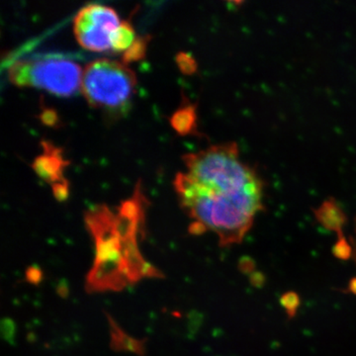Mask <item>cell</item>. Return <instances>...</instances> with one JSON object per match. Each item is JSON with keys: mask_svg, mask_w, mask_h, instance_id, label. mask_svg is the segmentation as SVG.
I'll use <instances>...</instances> for the list:
<instances>
[{"mask_svg": "<svg viewBox=\"0 0 356 356\" xmlns=\"http://www.w3.org/2000/svg\"><path fill=\"white\" fill-rule=\"evenodd\" d=\"M145 201L139 182L132 197L121 204L118 212H112L106 205H97L86 213V225L97 248L95 267L89 274V289H121L132 282L126 268H130L137 281L126 261H130L144 276L159 275L138 250L137 234L144 219Z\"/></svg>", "mask_w": 356, "mask_h": 356, "instance_id": "obj_1", "label": "cell"}, {"mask_svg": "<svg viewBox=\"0 0 356 356\" xmlns=\"http://www.w3.org/2000/svg\"><path fill=\"white\" fill-rule=\"evenodd\" d=\"M175 187L182 208L193 221L191 233L213 232L222 247L242 243L255 215L264 209V187L236 193L213 192L199 186L186 173H177Z\"/></svg>", "mask_w": 356, "mask_h": 356, "instance_id": "obj_2", "label": "cell"}, {"mask_svg": "<svg viewBox=\"0 0 356 356\" xmlns=\"http://www.w3.org/2000/svg\"><path fill=\"white\" fill-rule=\"evenodd\" d=\"M182 159L186 175L206 191L236 193L264 187L254 168L241 159L236 143L214 145Z\"/></svg>", "mask_w": 356, "mask_h": 356, "instance_id": "obj_3", "label": "cell"}, {"mask_svg": "<svg viewBox=\"0 0 356 356\" xmlns=\"http://www.w3.org/2000/svg\"><path fill=\"white\" fill-rule=\"evenodd\" d=\"M137 79L125 63L98 58L86 65L81 92L93 108L118 112L127 109Z\"/></svg>", "mask_w": 356, "mask_h": 356, "instance_id": "obj_4", "label": "cell"}, {"mask_svg": "<svg viewBox=\"0 0 356 356\" xmlns=\"http://www.w3.org/2000/svg\"><path fill=\"white\" fill-rule=\"evenodd\" d=\"M81 76V67L65 58L17 60L8 69V79L14 86L44 89L58 96L76 93Z\"/></svg>", "mask_w": 356, "mask_h": 356, "instance_id": "obj_5", "label": "cell"}, {"mask_svg": "<svg viewBox=\"0 0 356 356\" xmlns=\"http://www.w3.org/2000/svg\"><path fill=\"white\" fill-rule=\"evenodd\" d=\"M122 21L111 7L89 4L76 14L74 31L77 42L93 51H112V38Z\"/></svg>", "mask_w": 356, "mask_h": 356, "instance_id": "obj_6", "label": "cell"}, {"mask_svg": "<svg viewBox=\"0 0 356 356\" xmlns=\"http://www.w3.org/2000/svg\"><path fill=\"white\" fill-rule=\"evenodd\" d=\"M43 154H40L33 161L32 168L40 178L51 185V188L67 186L64 178V170L69 165L63 156V151L54 146L50 142H42Z\"/></svg>", "mask_w": 356, "mask_h": 356, "instance_id": "obj_7", "label": "cell"}, {"mask_svg": "<svg viewBox=\"0 0 356 356\" xmlns=\"http://www.w3.org/2000/svg\"><path fill=\"white\" fill-rule=\"evenodd\" d=\"M315 216L325 229L336 232L337 236L343 234V228L348 219L341 206L334 199L324 201L322 205L315 210Z\"/></svg>", "mask_w": 356, "mask_h": 356, "instance_id": "obj_8", "label": "cell"}, {"mask_svg": "<svg viewBox=\"0 0 356 356\" xmlns=\"http://www.w3.org/2000/svg\"><path fill=\"white\" fill-rule=\"evenodd\" d=\"M197 115L195 105L187 104L180 107L170 118L172 128L180 135H188L196 128Z\"/></svg>", "mask_w": 356, "mask_h": 356, "instance_id": "obj_9", "label": "cell"}, {"mask_svg": "<svg viewBox=\"0 0 356 356\" xmlns=\"http://www.w3.org/2000/svg\"><path fill=\"white\" fill-rule=\"evenodd\" d=\"M135 30L132 24L127 21H122L118 29L115 31L112 38V51L114 53H122L130 48L135 42Z\"/></svg>", "mask_w": 356, "mask_h": 356, "instance_id": "obj_10", "label": "cell"}, {"mask_svg": "<svg viewBox=\"0 0 356 356\" xmlns=\"http://www.w3.org/2000/svg\"><path fill=\"white\" fill-rule=\"evenodd\" d=\"M149 39H151L149 36L139 37L136 39L132 46L124 53L123 63L129 64V63L135 62V60L144 58Z\"/></svg>", "mask_w": 356, "mask_h": 356, "instance_id": "obj_11", "label": "cell"}, {"mask_svg": "<svg viewBox=\"0 0 356 356\" xmlns=\"http://www.w3.org/2000/svg\"><path fill=\"white\" fill-rule=\"evenodd\" d=\"M280 304L286 312L288 318H292L296 316L300 305H301V299L296 292L289 291L284 293L280 297Z\"/></svg>", "mask_w": 356, "mask_h": 356, "instance_id": "obj_12", "label": "cell"}, {"mask_svg": "<svg viewBox=\"0 0 356 356\" xmlns=\"http://www.w3.org/2000/svg\"><path fill=\"white\" fill-rule=\"evenodd\" d=\"M332 254L341 261H348L353 254V248L343 234L339 235L337 242L332 247Z\"/></svg>", "mask_w": 356, "mask_h": 356, "instance_id": "obj_13", "label": "cell"}, {"mask_svg": "<svg viewBox=\"0 0 356 356\" xmlns=\"http://www.w3.org/2000/svg\"><path fill=\"white\" fill-rule=\"evenodd\" d=\"M177 62L178 67L184 74H192V72H195L196 67H197L194 58L185 53L179 54L177 56Z\"/></svg>", "mask_w": 356, "mask_h": 356, "instance_id": "obj_14", "label": "cell"}, {"mask_svg": "<svg viewBox=\"0 0 356 356\" xmlns=\"http://www.w3.org/2000/svg\"><path fill=\"white\" fill-rule=\"evenodd\" d=\"M238 269L245 274H252L255 271V262L250 257H243L238 261Z\"/></svg>", "mask_w": 356, "mask_h": 356, "instance_id": "obj_15", "label": "cell"}, {"mask_svg": "<svg viewBox=\"0 0 356 356\" xmlns=\"http://www.w3.org/2000/svg\"><path fill=\"white\" fill-rule=\"evenodd\" d=\"M266 277L261 271H254L250 275V282L252 286L261 288L266 284Z\"/></svg>", "mask_w": 356, "mask_h": 356, "instance_id": "obj_16", "label": "cell"}, {"mask_svg": "<svg viewBox=\"0 0 356 356\" xmlns=\"http://www.w3.org/2000/svg\"><path fill=\"white\" fill-rule=\"evenodd\" d=\"M41 120L48 126H54L57 123V114L54 110H44L41 114Z\"/></svg>", "mask_w": 356, "mask_h": 356, "instance_id": "obj_17", "label": "cell"}, {"mask_svg": "<svg viewBox=\"0 0 356 356\" xmlns=\"http://www.w3.org/2000/svg\"><path fill=\"white\" fill-rule=\"evenodd\" d=\"M348 291L351 294L356 295V277L351 278L348 283Z\"/></svg>", "mask_w": 356, "mask_h": 356, "instance_id": "obj_18", "label": "cell"}, {"mask_svg": "<svg viewBox=\"0 0 356 356\" xmlns=\"http://www.w3.org/2000/svg\"><path fill=\"white\" fill-rule=\"evenodd\" d=\"M355 225H356V220H355ZM355 232H356V229H355Z\"/></svg>", "mask_w": 356, "mask_h": 356, "instance_id": "obj_19", "label": "cell"}]
</instances>
